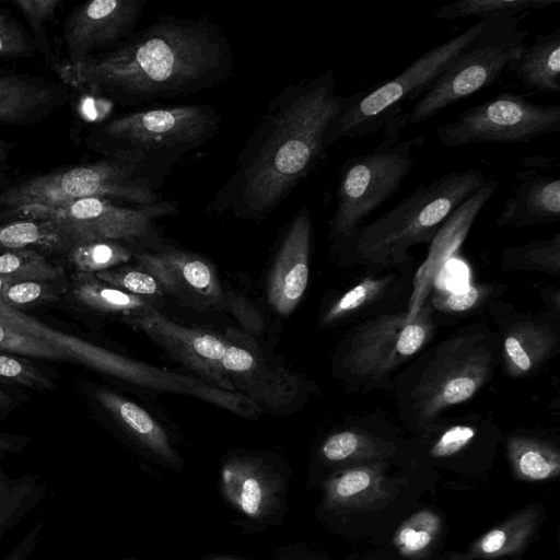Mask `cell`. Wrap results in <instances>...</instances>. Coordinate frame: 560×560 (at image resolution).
<instances>
[{"label": "cell", "mask_w": 560, "mask_h": 560, "mask_svg": "<svg viewBox=\"0 0 560 560\" xmlns=\"http://www.w3.org/2000/svg\"><path fill=\"white\" fill-rule=\"evenodd\" d=\"M313 224L307 208L291 220L278 248L267 281V300L281 316L296 308L305 294L310 278Z\"/></svg>", "instance_id": "cell-17"}, {"label": "cell", "mask_w": 560, "mask_h": 560, "mask_svg": "<svg viewBox=\"0 0 560 560\" xmlns=\"http://www.w3.org/2000/svg\"><path fill=\"white\" fill-rule=\"evenodd\" d=\"M126 320L198 377L222 389L235 392L222 366L226 349L224 335L177 324L158 310L138 313Z\"/></svg>", "instance_id": "cell-14"}, {"label": "cell", "mask_w": 560, "mask_h": 560, "mask_svg": "<svg viewBox=\"0 0 560 560\" xmlns=\"http://www.w3.org/2000/svg\"><path fill=\"white\" fill-rule=\"evenodd\" d=\"M394 452L392 443L357 429L335 432L320 446L323 458L330 463L382 460Z\"/></svg>", "instance_id": "cell-29"}, {"label": "cell", "mask_w": 560, "mask_h": 560, "mask_svg": "<svg viewBox=\"0 0 560 560\" xmlns=\"http://www.w3.org/2000/svg\"><path fill=\"white\" fill-rule=\"evenodd\" d=\"M95 397L112 418L144 447L168 463L177 462L166 431L144 408L107 388L96 389Z\"/></svg>", "instance_id": "cell-23"}, {"label": "cell", "mask_w": 560, "mask_h": 560, "mask_svg": "<svg viewBox=\"0 0 560 560\" xmlns=\"http://www.w3.org/2000/svg\"><path fill=\"white\" fill-rule=\"evenodd\" d=\"M15 211L27 219L46 220L59 228L74 244L112 241L153 244L158 241L154 222L178 213L176 203L120 207L108 198L90 197L57 207L26 206Z\"/></svg>", "instance_id": "cell-11"}, {"label": "cell", "mask_w": 560, "mask_h": 560, "mask_svg": "<svg viewBox=\"0 0 560 560\" xmlns=\"http://www.w3.org/2000/svg\"><path fill=\"white\" fill-rule=\"evenodd\" d=\"M499 338L470 326L418 357L395 378L400 415L427 430L446 409L471 399L492 376Z\"/></svg>", "instance_id": "cell-4"}, {"label": "cell", "mask_w": 560, "mask_h": 560, "mask_svg": "<svg viewBox=\"0 0 560 560\" xmlns=\"http://www.w3.org/2000/svg\"><path fill=\"white\" fill-rule=\"evenodd\" d=\"M72 294L82 305L126 318L156 308V302L124 292L95 277L78 272L72 279Z\"/></svg>", "instance_id": "cell-27"}, {"label": "cell", "mask_w": 560, "mask_h": 560, "mask_svg": "<svg viewBox=\"0 0 560 560\" xmlns=\"http://www.w3.org/2000/svg\"><path fill=\"white\" fill-rule=\"evenodd\" d=\"M13 4L22 12L34 32L38 33L51 19L60 4L58 0H16Z\"/></svg>", "instance_id": "cell-43"}, {"label": "cell", "mask_w": 560, "mask_h": 560, "mask_svg": "<svg viewBox=\"0 0 560 560\" xmlns=\"http://www.w3.org/2000/svg\"><path fill=\"white\" fill-rule=\"evenodd\" d=\"M11 24H14V22L10 18H8V15L5 13H3L0 10V26H8Z\"/></svg>", "instance_id": "cell-48"}, {"label": "cell", "mask_w": 560, "mask_h": 560, "mask_svg": "<svg viewBox=\"0 0 560 560\" xmlns=\"http://www.w3.org/2000/svg\"><path fill=\"white\" fill-rule=\"evenodd\" d=\"M225 498L249 517H260L271 504L273 487L266 469L256 460L238 458L222 468Z\"/></svg>", "instance_id": "cell-24"}, {"label": "cell", "mask_w": 560, "mask_h": 560, "mask_svg": "<svg viewBox=\"0 0 560 560\" xmlns=\"http://www.w3.org/2000/svg\"><path fill=\"white\" fill-rule=\"evenodd\" d=\"M133 258L151 273L166 294L198 311L226 305V295L214 266L206 258L182 249H138Z\"/></svg>", "instance_id": "cell-16"}, {"label": "cell", "mask_w": 560, "mask_h": 560, "mask_svg": "<svg viewBox=\"0 0 560 560\" xmlns=\"http://www.w3.org/2000/svg\"><path fill=\"white\" fill-rule=\"evenodd\" d=\"M4 152H5V149L4 147L0 143V163L2 162V160L4 159Z\"/></svg>", "instance_id": "cell-50"}, {"label": "cell", "mask_w": 560, "mask_h": 560, "mask_svg": "<svg viewBox=\"0 0 560 560\" xmlns=\"http://www.w3.org/2000/svg\"><path fill=\"white\" fill-rule=\"evenodd\" d=\"M539 516L537 508L526 509L487 532L453 560L493 559L520 552L534 534Z\"/></svg>", "instance_id": "cell-26"}, {"label": "cell", "mask_w": 560, "mask_h": 560, "mask_svg": "<svg viewBox=\"0 0 560 560\" xmlns=\"http://www.w3.org/2000/svg\"><path fill=\"white\" fill-rule=\"evenodd\" d=\"M0 351L42 359H69L62 350L0 323Z\"/></svg>", "instance_id": "cell-39"}, {"label": "cell", "mask_w": 560, "mask_h": 560, "mask_svg": "<svg viewBox=\"0 0 560 560\" xmlns=\"http://www.w3.org/2000/svg\"><path fill=\"white\" fill-rule=\"evenodd\" d=\"M524 163H526L529 166H542V167H555L557 168L559 166V160L558 158H551V156H527L525 159H522Z\"/></svg>", "instance_id": "cell-45"}, {"label": "cell", "mask_w": 560, "mask_h": 560, "mask_svg": "<svg viewBox=\"0 0 560 560\" xmlns=\"http://www.w3.org/2000/svg\"><path fill=\"white\" fill-rule=\"evenodd\" d=\"M94 275L124 292L154 302H160L166 294L161 283L138 265L125 264Z\"/></svg>", "instance_id": "cell-38"}, {"label": "cell", "mask_w": 560, "mask_h": 560, "mask_svg": "<svg viewBox=\"0 0 560 560\" xmlns=\"http://www.w3.org/2000/svg\"><path fill=\"white\" fill-rule=\"evenodd\" d=\"M401 271L368 275L355 285L335 299L320 316L323 326H334L370 311L376 304L394 295L402 284Z\"/></svg>", "instance_id": "cell-25"}, {"label": "cell", "mask_w": 560, "mask_h": 560, "mask_svg": "<svg viewBox=\"0 0 560 560\" xmlns=\"http://www.w3.org/2000/svg\"><path fill=\"white\" fill-rule=\"evenodd\" d=\"M526 15L485 19L481 28L451 66L408 113H402L405 127L421 124L497 83L526 45L528 32L520 27Z\"/></svg>", "instance_id": "cell-8"}, {"label": "cell", "mask_w": 560, "mask_h": 560, "mask_svg": "<svg viewBox=\"0 0 560 560\" xmlns=\"http://www.w3.org/2000/svg\"><path fill=\"white\" fill-rule=\"evenodd\" d=\"M27 50V42L15 24L0 26V56H19Z\"/></svg>", "instance_id": "cell-44"}, {"label": "cell", "mask_w": 560, "mask_h": 560, "mask_svg": "<svg viewBox=\"0 0 560 560\" xmlns=\"http://www.w3.org/2000/svg\"><path fill=\"white\" fill-rule=\"evenodd\" d=\"M532 91L560 94V27L539 33L509 66Z\"/></svg>", "instance_id": "cell-22"}, {"label": "cell", "mask_w": 560, "mask_h": 560, "mask_svg": "<svg viewBox=\"0 0 560 560\" xmlns=\"http://www.w3.org/2000/svg\"><path fill=\"white\" fill-rule=\"evenodd\" d=\"M353 98L337 93L332 68L287 85L268 103L207 211L267 217L325 158L328 129Z\"/></svg>", "instance_id": "cell-1"}, {"label": "cell", "mask_w": 560, "mask_h": 560, "mask_svg": "<svg viewBox=\"0 0 560 560\" xmlns=\"http://www.w3.org/2000/svg\"><path fill=\"white\" fill-rule=\"evenodd\" d=\"M445 147L482 143H526L560 131V106L529 102L524 95L501 92L435 128Z\"/></svg>", "instance_id": "cell-12"}, {"label": "cell", "mask_w": 560, "mask_h": 560, "mask_svg": "<svg viewBox=\"0 0 560 560\" xmlns=\"http://www.w3.org/2000/svg\"><path fill=\"white\" fill-rule=\"evenodd\" d=\"M500 352L505 372L523 377L536 372L558 351L560 335L551 322L518 318L502 329Z\"/></svg>", "instance_id": "cell-19"}, {"label": "cell", "mask_w": 560, "mask_h": 560, "mask_svg": "<svg viewBox=\"0 0 560 560\" xmlns=\"http://www.w3.org/2000/svg\"><path fill=\"white\" fill-rule=\"evenodd\" d=\"M482 24L483 20H479L462 34L424 51L402 72L375 89L354 93L352 103L335 118L328 129V148L343 138L355 139L372 135L402 114V105L418 101L431 88Z\"/></svg>", "instance_id": "cell-9"}, {"label": "cell", "mask_w": 560, "mask_h": 560, "mask_svg": "<svg viewBox=\"0 0 560 560\" xmlns=\"http://www.w3.org/2000/svg\"><path fill=\"white\" fill-rule=\"evenodd\" d=\"M50 92L19 75L0 74V121L18 120L47 103Z\"/></svg>", "instance_id": "cell-33"}, {"label": "cell", "mask_w": 560, "mask_h": 560, "mask_svg": "<svg viewBox=\"0 0 560 560\" xmlns=\"http://www.w3.org/2000/svg\"><path fill=\"white\" fill-rule=\"evenodd\" d=\"M12 444L11 442L5 439L4 436L0 435V456L4 452H8L11 448ZM3 494H7L9 497V489L5 488V485L1 478V471H0V498L3 497Z\"/></svg>", "instance_id": "cell-46"}, {"label": "cell", "mask_w": 560, "mask_h": 560, "mask_svg": "<svg viewBox=\"0 0 560 560\" xmlns=\"http://www.w3.org/2000/svg\"><path fill=\"white\" fill-rule=\"evenodd\" d=\"M71 242L54 223L46 220H21L0 226V248L52 250ZM35 250V249H34Z\"/></svg>", "instance_id": "cell-32"}, {"label": "cell", "mask_w": 560, "mask_h": 560, "mask_svg": "<svg viewBox=\"0 0 560 560\" xmlns=\"http://www.w3.org/2000/svg\"><path fill=\"white\" fill-rule=\"evenodd\" d=\"M224 337L226 349L222 366L236 393L272 415L289 413L301 407L306 386L299 375L252 336L229 329Z\"/></svg>", "instance_id": "cell-13"}, {"label": "cell", "mask_w": 560, "mask_h": 560, "mask_svg": "<svg viewBox=\"0 0 560 560\" xmlns=\"http://www.w3.org/2000/svg\"><path fill=\"white\" fill-rule=\"evenodd\" d=\"M15 281H21V280H15V279H12L9 277L0 276V296H1L2 292L5 290V288Z\"/></svg>", "instance_id": "cell-47"}, {"label": "cell", "mask_w": 560, "mask_h": 560, "mask_svg": "<svg viewBox=\"0 0 560 560\" xmlns=\"http://www.w3.org/2000/svg\"><path fill=\"white\" fill-rule=\"evenodd\" d=\"M10 402V396L0 389V408L7 406Z\"/></svg>", "instance_id": "cell-49"}, {"label": "cell", "mask_w": 560, "mask_h": 560, "mask_svg": "<svg viewBox=\"0 0 560 560\" xmlns=\"http://www.w3.org/2000/svg\"><path fill=\"white\" fill-rule=\"evenodd\" d=\"M506 452L512 469L521 480L545 481L560 472V453L548 442L512 435L506 442Z\"/></svg>", "instance_id": "cell-28"}, {"label": "cell", "mask_w": 560, "mask_h": 560, "mask_svg": "<svg viewBox=\"0 0 560 560\" xmlns=\"http://www.w3.org/2000/svg\"><path fill=\"white\" fill-rule=\"evenodd\" d=\"M520 184L505 200L497 217L501 228H522L550 224L560 220V178L521 171L515 174Z\"/></svg>", "instance_id": "cell-20"}, {"label": "cell", "mask_w": 560, "mask_h": 560, "mask_svg": "<svg viewBox=\"0 0 560 560\" xmlns=\"http://www.w3.org/2000/svg\"><path fill=\"white\" fill-rule=\"evenodd\" d=\"M231 45L207 16L161 15L103 54L60 68L61 79L126 106L189 96L233 73Z\"/></svg>", "instance_id": "cell-2"}, {"label": "cell", "mask_w": 560, "mask_h": 560, "mask_svg": "<svg viewBox=\"0 0 560 560\" xmlns=\"http://www.w3.org/2000/svg\"><path fill=\"white\" fill-rule=\"evenodd\" d=\"M440 530V516L431 510H420L397 528L393 544L401 556L418 557L431 547Z\"/></svg>", "instance_id": "cell-34"}, {"label": "cell", "mask_w": 560, "mask_h": 560, "mask_svg": "<svg viewBox=\"0 0 560 560\" xmlns=\"http://www.w3.org/2000/svg\"><path fill=\"white\" fill-rule=\"evenodd\" d=\"M63 273L62 268L50 264L34 249L0 250V276L15 280H55Z\"/></svg>", "instance_id": "cell-36"}, {"label": "cell", "mask_w": 560, "mask_h": 560, "mask_svg": "<svg viewBox=\"0 0 560 560\" xmlns=\"http://www.w3.org/2000/svg\"><path fill=\"white\" fill-rule=\"evenodd\" d=\"M433 312L425 301L412 319H408L405 308L360 322L336 349L335 376L349 392L386 388L394 372L430 342L434 332Z\"/></svg>", "instance_id": "cell-6"}, {"label": "cell", "mask_w": 560, "mask_h": 560, "mask_svg": "<svg viewBox=\"0 0 560 560\" xmlns=\"http://www.w3.org/2000/svg\"><path fill=\"white\" fill-rule=\"evenodd\" d=\"M133 255L135 252L122 243L100 241L74 245L69 260L79 272L96 273L128 264Z\"/></svg>", "instance_id": "cell-35"}, {"label": "cell", "mask_w": 560, "mask_h": 560, "mask_svg": "<svg viewBox=\"0 0 560 560\" xmlns=\"http://www.w3.org/2000/svg\"><path fill=\"white\" fill-rule=\"evenodd\" d=\"M148 0H93L78 7L66 20L63 38L69 63L113 49L129 37Z\"/></svg>", "instance_id": "cell-15"}, {"label": "cell", "mask_w": 560, "mask_h": 560, "mask_svg": "<svg viewBox=\"0 0 560 560\" xmlns=\"http://www.w3.org/2000/svg\"><path fill=\"white\" fill-rule=\"evenodd\" d=\"M498 187L497 179H487L485 185L460 205L438 231L430 243L425 259L412 276L411 292L406 307L408 319L415 318L424 305L446 261L460 247L476 217Z\"/></svg>", "instance_id": "cell-18"}, {"label": "cell", "mask_w": 560, "mask_h": 560, "mask_svg": "<svg viewBox=\"0 0 560 560\" xmlns=\"http://www.w3.org/2000/svg\"><path fill=\"white\" fill-rule=\"evenodd\" d=\"M501 268L505 271H533L559 277L560 233L547 240L504 247Z\"/></svg>", "instance_id": "cell-30"}, {"label": "cell", "mask_w": 560, "mask_h": 560, "mask_svg": "<svg viewBox=\"0 0 560 560\" xmlns=\"http://www.w3.org/2000/svg\"><path fill=\"white\" fill-rule=\"evenodd\" d=\"M478 434L474 424L456 423L448 425L435 440L430 448L434 458H446L458 454L466 448Z\"/></svg>", "instance_id": "cell-42"}, {"label": "cell", "mask_w": 560, "mask_h": 560, "mask_svg": "<svg viewBox=\"0 0 560 560\" xmlns=\"http://www.w3.org/2000/svg\"><path fill=\"white\" fill-rule=\"evenodd\" d=\"M559 2L560 0H458L440 8L435 16L440 20L512 18Z\"/></svg>", "instance_id": "cell-31"}, {"label": "cell", "mask_w": 560, "mask_h": 560, "mask_svg": "<svg viewBox=\"0 0 560 560\" xmlns=\"http://www.w3.org/2000/svg\"><path fill=\"white\" fill-rule=\"evenodd\" d=\"M0 382L43 389L55 386L30 360L1 352Z\"/></svg>", "instance_id": "cell-40"}, {"label": "cell", "mask_w": 560, "mask_h": 560, "mask_svg": "<svg viewBox=\"0 0 560 560\" xmlns=\"http://www.w3.org/2000/svg\"><path fill=\"white\" fill-rule=\"evenodd\" d=\"M158 187L135 167L114 160L33 177L0 195V206L57 207L90 197H113L137 206L161 201Z\"/></svg>", "instance_id": "cell-10"}, {"label": "cell", "mask_w": 560, "mask_h": 560, "mask_svg": "<svg viewBox=\"0 0 560 560\" xmlns=\"http://www.w3.org/2000/svg\"><path fill=\"white\" fill-rule=\"evenodd\" d=\"M214 560H235V559H231V558H219V559H214Z\"/></svg>", "instance_id": "cell-51"}, {"label": "cell", "mask_w": 560, "mask_h": 560, "mask_svg": "<svg viewBox=\"0 0 560 560\" xmlns=\"http://www.w3.org/2000/svg\"><path fill=\"white\" fill-rule=\"evenodd\" d=\"M59 293L48 280L15 281L2 292L0 302L11 307L59 300Z\"/></svg>", "instance_id": "cell-41"}, {"label": "cell", "mask_w": 560, "mask_h": 560, "mask_svg": "<svg viewBox=\"0 0 560 560\" xmlns=\"http://www.w3.org/2000/svg\"><path fill=\"white\" fill-rule=\"evenodd\" d=\"M499 284L470 283L458 290L432 289L428 303L433 311L455 315L480 308L499 293Z\"/></svg>", "instance_id": "cell-37"}, {"label": "cell", "mask_w": 560, "mask_h": 560, "mask_svg": "<svg viewBox=\"0 0 560 560\" xmlns=\"http://www.w3.org/2000/svg\"><path fill=\"white\" fill-rule=\"evenodd\" d=\"M402 114L384 127L382 141L370 152L347 159L335 190L336 206L329 221L330 241L363 224L395 196L415 165L413 152L423 137L401 139Z\"/></svg>", "instance_id": "cell-7"}, {"label": "cell", "mask_w": 560, "mask_h": 560, "mask_svg": "<svg viewBox=\"0 0 560 560\" xmlns=\"http://www.w3.org/2000/svg\"><path fill=\"white\" fill-rule=\"evenodd\" d=\"M394 486L381 460L360 463L335 472L327 480L326 502L334 509L368 508L393 497Z\"/></svg>", "instance_id": "cell-21"}, {"label": "cell", "mask_w": 560, "mask_h": 560, "mask_svg": "<svg viewBox=\"0 0 560 560\" xmlns=\"http://www.w3.org/2000/svg\"><path fill=\"white\" fill-rule=\"evenodd\" d=\"M220 121L209 104H179L115 118L98 136L110 160L135 167L159 188L186 154L217 133Z\"/></svg>", "instance_id": "cell-5"}, {"label": "cell", "mask_w": 560, "mask_h": 560, "mask_svg": "<svg viewBox=\"0 0 560 560\" xmlns=\"http://www.w3.org/2000/svg\"><path fill=\"white\" fill-rule=\"evenodd\" d=\"M487 182L482 171L466 168L418 185L397 205L368 224L331 241L339 265L362 268L369 275L405 271L409 250L431 243L448 217Z\"/></svg>", "instance_id": "cell-3"}]
</instances>
